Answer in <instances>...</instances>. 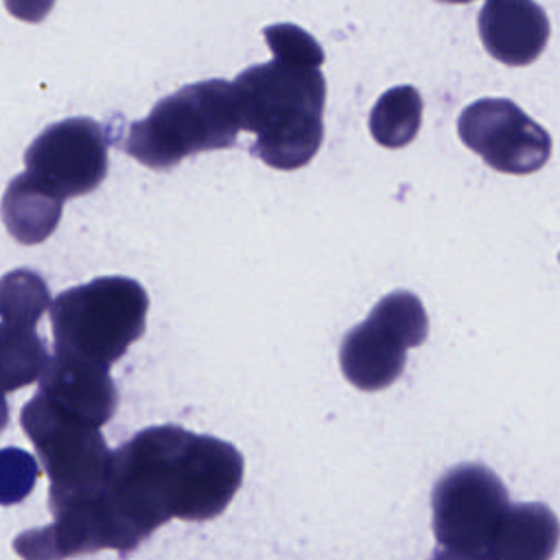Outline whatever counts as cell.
I'll list each match as a JSON object with an SVG mask.
<instances>
[{
  "instance_id": "cell-1",
  "label": "cell",
  "mask_w": 560,
  "mask_h": 560,
  "mask_svg": "<svg viewBox=\"0 0 560 560\" xmlns=\"http://www.w3.org/2000/svg\"><path fill=\"white\" fill-rule=\"evenodd\" d=\"M243 470L234 444L179 424H158L112 451L107 488L122 525L140 545L171 518L219 516L238 492Z\"/></svg>"
},
{
  "instance_id": "cell-2",
  "label": "cell",
  "mask_w": 560,
  "mask_h": 560,
  "mask_svg": "<svg viewBox=\"0 0 560 560\" xmlns=\"http://www.w3.org/2000/svg\"><path fill=\"white\" fill-rule=\"evenodd\" d=\"M241 127L256 133L249 153L278 171L306 166L324 140L326 79L319 68L273 61L234 81Z\"/></svg>"
},
{
  "instance_id": "cell-3",
  "label": "cell",
  "mask_w": 560,
  "mask_h": 560,
  "mask_svg": "<svg viewBox=\"0 0 560 560\" xmlns=\"http://www.w3.org/2000/svg\"><path fill=\"white\" fill-rule=\"evenodd\" d=\"M241 127L234 85L206 79L184 85L133 120L118 147L140 164L162 171L201 151L230 149Z\"/></svg>"
},
{
  "instance_id": "cell-4",
  "label": "cell",
  "mask_w": 560,
  "mask_h": 560,
  "mask_svg": "<svg viewBox=\"0 0 560 560\" xmlns=\"http://www.w3.org/2000/svg\"><path fill=\"white\" fill-rule=\"evenodd\" d=\"M147 313L149 293L133 278L101 276L70 287L48 308L52 350L112 365L144 335Z\"/></svg>"
},
{
  "instance_id": "cell-5",
  "label": "cell",
  "mask_w": 560,
  "mask_h": 560,
  "mask_svg": "<svg viewBox=\"0 0 560 560\" xmlns=\"http://www.w3.org/2000/svg\"><path fill=\"white\" fill-rule=\"evenodd\" d=\"M20 424L50 479L48 503L107 488L112 451L98 427L68 413L42 389L22 407Z\"/></svg>"
},
{
  "instance_id": "cell-6",
  "label": "cell",
  "mask_w": 560,
  "mask_h": 560,
  "mask_svg": "<svg viewBox=\"0 0 560 560\" xmlns=\"http://www.w3.org/2000/svg\"><path fill=\"white\" fill-rule=\"evenodd\" d=\"M508 508V490L488 466L448 468L431 492L438 556L488 560Z\"/></svg>"
},
{
  "instance_id": "cell-7",
  "label": "cell",
  "mask_w": 560,
  "mask_h": 560,
  "mask_svg": "<svg viewBox=\"0 0 560 560\" xmlns=\"http://www.w3.org/2000/svg\"><path fill=\"white\" fill-rule=\"evenodd\" d=\"M429 317L420 298L398 289L383 295L368 319L350 328L339 346V368L361 392L389 387L405 370L407 348L424 343Z\"/></svg>"
},
{
  "instance_id": "cell-8",
  "label": "cell",
  "mask_w": 560,
  "mask_h": 560,
  "mask_svg": "<svg viewBox=\"0 0 560 560\" xmlns=\"http://www.w3.org/2000/svg\"><path fill=\"white\" fill-rule=\"evenodd\" d=\"M459 140L488 166L508 175L542 168L551 155V136L510 98H479L457 118Z\"/></svg>"
},
{
  "instance_id": "cell-9",
  "label": "cell",
  "mask_w": 560,
  "mask_h": 560,
  "mask_svg": "<svg viewBox=\"0 0 560 560\" xmlns=\"http://www.w3.org/2000/svg\"><path fill=\"white\" fill-rule=\"evenodd\" d=\"M109 140L94 118L48 125L24 151L26 171L63 199L92 192L107 175Z\"/></svg>"
},
{
  "instance_id": "cell-10",
  "label": "cell",
  "mask_w": 560,
  "mask_h": 560,
  "mask_svg": "<svg viewBox=\"0 0 560 560\" xmlns=\"http://www.w3.org/2000/svg\"><path fill=\"white\" fill-rule=\"evenodd\" d=\"M39 389L68 413L98 429L112 420L118 407L109 365L79 354L52 352L39 374Z\"/></svg>"
},
{
  "instance_id": "cell-11",
  "label": "cell",
  "mask_w": 560,
  "mask_h": 560,
  "mask_svg": "<svg viewBox=\"0 0 560 560\" xmlns=\"http://www.w3.org/2000/svg\"><path fill=\"white\" fill-rule=\"evenodd\" d=\"M486 50L505 66H527L549 42V18L534 0H488L479 11Z\"/></svg>"
},
{
  "instance_id": "cell-12",
  "label": "cell",
  "mask_w": 560,
  "mask_h": 560,
  "mask_svg": "<svg viewBox=\"0 0 560 560\" xmlns=\"http://www.w3.org/2000/svg\"><path fill=\"white\" fill-rule=\"evenodd\" d=\"M63 197L46 188L33 173L15 175L2 197V219L9 234L22 245L44 243L57 228Z\"/></svg>"
},
{
  "instance_id": "cell-13",
  "label": "cell",
  "mask_w": 560,
  "mask_h": 560,
  "mask_svg": "<svg viewBox=\"0 0 560 560\" xmlns=\"http://www.w3.org/2000/svg\"><path fill=\"white\" fill-rule=\"evenodd\" d=\"M560 542V521L545 503H510L488 560H547Z\"/></svg>"
},
{
  "instance_id": "cell-14",
  "label": "cell",
  "mask_w": 560,
  "mask_h": 560,
  "mask_svg": "<svg viewBox=\"0 0 560 560\" xmlns=\"http://www.w3.org/2000/svg\"><path fill=\"white\" fill-rule=\"evenodd\" d=\"M370 133L385 149L407 147L422 122V96L413 85H394L370 112Z\"/></svg>"
},
{
  "instance_id": "cell-15",
  "label": "cell",
  "mask_w": 560,
  "mask_h": 560,
  "mask_svg": "<svg viewBox=\"0 0 560 560\" xmlns=\"http://www.w3.org/2000/svg\"><path fill=\"white\" fill-rule=\"evenodd\" d=\"M48 359L50 354L46 341L35 332V326L0 324V365L4 392H15L39 381Z\"/></svg>"
},
{
  "instance_id": "cell-16",
  "label": "cell",
  "mask_w": 560,
  "mask_h": 560,
  "mask_svg": "<svg viewBox=\"0 0 560 560\" xmlns=\"http://www.w3.org/2000/svg\"><path fill=\"white\" fill-rule=\"evenodd\" d=\"M50 302L48 287L39 273L31 269L4 273L0 291L2 326H37Z\"/></svg>"
},
{
  "instance_id": "cell-17",
  "label": "cell",
  "mask_w": 560,
  "mask_h": 560,
  "mask_svg": "<svg viewBox=\"0 0 560 560\" xmlns=\"http://www.w3.org/2000/svg\"><path fill=\"white\" fill-rule=\"evenodd\" d=\"M276 59L298 66L319 68L324 63V50L304 28L295 24H271L262 31Z\"/></svg>"
},
{
  "instance_id": "cell-18",
  "label": "cell",
  "mask_w": 560,
  "mask_h": 560,
  "mask_svg": "<svg viewBox=\"0 0 560 560\" xmlns=\"http://www.w3.org/2000/svg\"><path fill=\"white\" fill-rule=\"evenodd\" d=\"M39 477L35 459L22 448L2 451V505L22 501Z\"/></svg>"
},
{
  "instance_id": "cell-19",
  "label": "cell",
  "mask_w": 560,
  "mask_h": 560,
  "mask_svg": "<svg viewBox=\"0 0 560 560\" xmlns=\"http://www.w3.org/2000/svg\"><path fill=\"white\" fill-rule=\"evenodd\" d=\"M11 15L24 22H42L52 9L55 0H4Z\"/></svg>"
},
{
  "instance_id": "cell-20",
  "label": "cell",
  "mask_w": 560,
  "mask_h": 560,
  "mask_svg": "<svg viewBox=\"0 0 560 560\" xmlns=\"http://www.w3.org/2000/svg\"><path fill=\"white\" fill-rule=\"evenodd\" d=\"M440 2H470V0H440Z\"/></svg>"
}]
</instances>
